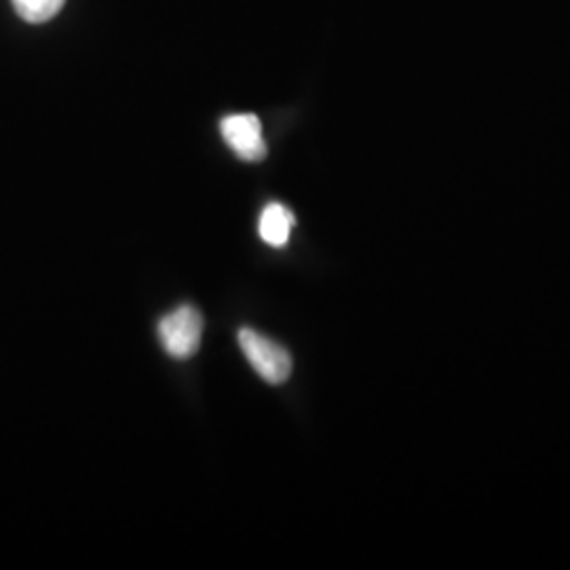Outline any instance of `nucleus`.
<instances>
[{
	"label": "nucleus",
	"instance_id": "5",
	"mask_svg": "<svg viewBox=\"0 0 570 570\" xmlns=\"http://www.w3.org/2000/svg\"><path fill=\"white\" fill-rule=\"evenodd\" d=\"M66 0H13V7L21 20L42 23L56 18Z\"/></svg>",
	"mask_w": 570,
	"mask_h": 570
},
{
	"label": "nucleus",
	"instance_id": "3",
	"mask_svg": "<svg viewBox=\"0 0 570 570\" xmlns=\"http://www.w3.org/2000/svg\"><path fill=\"white\" fill-rule=\"evenodd\" d=\"M225 142L233 153L247 164L263 161L266 157V144L263 138V125L256 115H230L220 122Z\"/></svg>",
	"mask_w": 570,
	"mask_h": 570
},
{
	"label": "nucleus",
	"instance_id": "4",
	"mask_svg": "<svg viewBox=\"0 0 570 570\" xmlns=\"http://www.w3.org/2000/svg\"><path fill=\"white\" fill-rule=\"evenodd\" d=\"M294 225H296V216L285 205L271 204L266 205L265 212L261 216L258 233H261L263 242L271 247H285Z\"/></svg>",
	"mask_w": 570,
	"mask_h": 570
},
{
	"label": "nucleus",
	"instance_id": "1",
	"mask_svg": "<svg viewBox=\"0 0 570 570\" xmlns=\"http://www.w3.org/2000/svg\"><path fill=\"white\" fill-rule=\"evenodd\" d=\"M237 341L244 351L245 360L252 364L263 381L271 385H282L289 379L292 357L284 346L273 343L271 338H266L252 327L239 330Z\"/></svg>",
	"mask_w": 570,
	"mask_h": 570
},
{
	"label": "nucleus",
	"instance_id": "2",
	"mask_svg": "<svg viewBox=\"0 0 570 570\" xmlns=\"http://www.w3.org/2000/svg\"><path fill=\"white\" fill-rule=\"evenodd\" d=\"M204 334V317L195 306H178L159 322V338L165 353L174 360L193 357Z\"/></svg>",
	"mask_w": 570,
	"mask_h": 570
}]
</instances>
